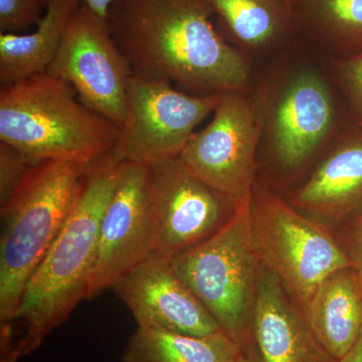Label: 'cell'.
Returning <instances> with one entry per match:
<instances>
[{"mask_svg":"<svg viewBox=\"0 0 362 362\" xmlns=\"http://www.w3.org/2000/svg\"><path fill=\"white\" fill-rule=\"evenodd\" d=\"M252 197L201 244L171 258L183 282L243 351L255 349L252 316L262 262L251 230Z\"/></svg>","mask_w":362,"mask_h":362,"instance_id":"5b68a950","label":"cell"},{"mask_svg":"<svg viewBox=\"0 0 362 362\" xmlns=\"http://www.w3.org/2000/svg\"><path fill=\"white\" fill-rule=\"evenodd\" d=\"M338 77L362 125V51L340 62Z\"/></svg>","mask_w":362,"mask_h":362,"instance_id":"cb8c5ba5","label":"cell"},{"mask_svg":"<svg viewBox=\"0 0 362 362\" xmlns=\"http://www.w3.org/2000/svg\"><path fill=\"white\" fill-rule=\"evenodd\" d=\"M286 2H287V4H289L290 6V2H291V0H286Z\"/></svg>","mask_w":362,"mask_h":362,"instance_id":"f1b7e54d","label":"cell"},{"mask_svg":"<svg viewBox=\"0 0 362 362\" xmlns=\"http://www.w3.org/2000/svg\"><path fill=\"white\" fill-rule=\"evenodd\" d=\"M211 13L206 0H115L106 21L133 75L194 95L246 92L249 64L214 28Z\"/></svg>","mask_w":362,"mask_h":362,"instance_id":"6da1fadb","label":"cell"},{"mask_svg":"<svg viewBox=\"0 0 362 362\" xmlns=\"http://www.w3.org/2000/svg\"><path fill=\"white\" fill-rule=\"evenodd\" d=\"M250 216L262 265L279 279L304 313L324 279L351 267L333 228L270 190L254 188Z\"/></svg>","mask_w":362,"mask_h":362,"instance_id":"8992f818","label":"cell"},{"mask_svg":"<svg viewBox=\"0 0 362 362\" xmlns=\"http://www.w3.org/2000/svg\"><path fill=\"white\" fill-rule=\"evenodd\" d=\"M221 94H187L168 80L131 76L114 151L122 161L146 165L180 156L197 126L216 110Z\"/></svg>","mask_w":362,"mask_h":362,"instance_id":"52a82bcc","label":"cell"},{"mask_svg":"<svg viewBox=\"0 0 362 362\" xmlns=\"http://www.w3.org/2000/svg\"><path fill=\"white\" fill-rule=\"evenodd\" d=\"M20 150L0 142V206L11 199L33 164Z\"/></svg>","mask_w":362,"mask_h":362,"instance_id":"44dd1931","label":"cell"},{"mask_svg":"<svg viewBox=\"0 0 362 362\" xmlns=\"http://www.w3.org/2000/svg\"><path fill=\"white\" fill-rule=\"evenodd\" d=\"M252 332L263 362H339L319 341L303 309L263 265Z\"/></svg>","mask_w":362,"mask_h":362,"instance_id":"5bb4252c","label":"cell"},{"mask_svg":"<svg viewBox=\"0 0 362 362\" xmlns=\"http://www.w3.org/2000/svg\"><path fill=\"white\" fill-rule=\"evenodd\" d=\"M88 165L69 160L33 164L1 209L0 321H13L26 285L77 201Z\"/></svg>","mask_w":362,"mask_h":362,"instance_id":"277c9868","label":"cell"},{"mask_svg":"<svg viewBox=\"0 0 362 362\" xmlns=\"http://www.w3.org/2000/svg\"><path fill=\"white\" fill-rule=\"evenodd\" d=\"M286 199L298 211L333 230L361 211L362 132L338 141L308 180Z\"/></svg>","mask_w":362,"mask_h":362,"instance_id":"9a60e30c","label":"cell"},{"mask_svg":"<svg viewBox=\"0 0 362 362\" xmlns=\"http://www.w3.org/2000/svg\"><path fill=\"white\" fill-rule=\"evenodd\" d=\"M156 254L173 258L213 235L237 204L199 180L180 156L147 165Z\"/></svg>","mask_w":362,"mask_h":362,"instance_id":"30bf717a","label":"cell"},{"mask_svg":"<svg viewBox=\"0 0 362 362\" xmlns=\"http://www.w3.org/2000/svg\"><path fill=\"white\" fill-rule=\"evenodd\" d=\"M21 356L20 349L13 342V327L11 324H1L0 331V362H16Z\"/></svg>","mask_w":362,"mask_h":362,"instance_id":"d4e9b609","label":"cell"},{"mask_svg":"<svg viewBox=\"0 0 362 362\" xmlns=\"http://www.w3.org/2000/svg\"><path fill=\"white\" fill-rule=\"evenodd\" d=\"M305 315L319 341L335 358L346 356L362 334V285L354 267L324 279Z\"/></svg>","mask_w":362,"mask_h":362,"instance_id":"2e32d148","label":"cell"},{"mask_svg":"<svg viewBox=\"0 0 362 362\" xmlns=\"http://www.w3.org/2000/svg\"><path fill=\"white\" fill-rule=\"evenodd\" d=\"M237 362H263L262 361L261 356H259V354L257 347L255 349L247 350V351L244 352L243 356L240 357L239 361Z\"/></svg>","mask_w":362,"mask_h":362,"instance_id":"83f0119b","label":"cell"},{"mask_svg":"<svg viewBox=\"0 0 362 362\" xmlns=\"http://www.w3.org/2000/svg\"><path fill=\"white\" fill-rule=\"evenodd\" d=\"M70 84L47 71L0 90V142L33 162L89 165L115 146L119 128L86 106Z\"/></svg>","mask_w":362,"mask_h":362,"instance_id":"3957f363","label":"cell"},{"mask_svg":"<svg viewBox=\"0 0 362 362\" xmlns=\"http://www.w3.org/2000/svg\"><path fill=\"white\" fill-rule=\"evenodd\" d=\"M334 232L362 285V209Z\"/></svg>","mask_w":362,"mask_h":362,"instance_id":"603a6c76","label":"cell"},{"mask_svg":"<svg viewBox=\"0 0 362 362\" xmlns=\"http://www.w3.org/2000/svg\"><path fill=\"white\" fill-rule=\"evenodd\" d=\"M242 347L223 330L206 337L138 327L121 362H237Z\"/></svg>","mask_w":362,"mask_h":362,"instance_id":"ac0fdd59","label":"cell"},{"mask_svg":"<svg viewBox=\"0 0 362 362\" xmlns=\"http://www.w3.org/2000/svg\"><path fill=\"white\" fill-rule=\"evenodd\" d=\"M65 81L78 99L120 128L133 75L106 18L81 4L71 16L56 57L45 71Z\"/></svg>","mask_w":362,"mask_h":362,"instance_id":"9c48e42d","label":"cell"},{"mask_svg":"<svg viewBox=\"0 0 362 362\" xmlns=\"http://www.w3.org/2000/svg\"><path fill=\"white\" fill-rule=\"evenodd\" d=\"M339 362H362V334L351 350Z\"/></svg>","mask_w":362,"mask_h":362,"instance_id":"4316f807","label":"cell"},{"mask_svg":"<svg viewBox=\"0 0 362 362\" xmlns=\"http://www.w3.org/2000/svg\"><path fill=\"white\" fill-rule=\"evenodd\" d=\"M230 37L250 49H263L284 32L286 0H206Z\"/></svg>","mask_w":362,"mask_h":362,"instance_id":"d6986e66","label":"cell"},{"mask_svg":"<svg viewBox=\"0 0 362 362\" xmlns=\"http://www.w3.org/2000/svg\"><path fill=\"white\" fill-rule=\"evenodd\" d=\"M300 4L323 37L362 51V0H300Z\"/></svg>","mask_w":362,"mask_h":362,"instance_id":"ffe728a7","label":"cell"},{"mask_svg":"<svg viewBox=\"0 0 362 362\" xmlns=\"http://www.w3.org/2000/svg\"><path fill=\"white\" fill-rule=\"evenodd\" d=\"M138 327L206 337L223 330L183 282L171 258L150 255L112 287Z\"/></svg>","mask_w":362,"mask_h":362,"instance_id":"7c38bea8","label":"cell"},{"mask_svg":"<svg viewBox=\"0 0 362 362\" xmlns=\"http://www.w3.org/2000/svg\"><path fill=\"white\" fill-rule=\"evenodd\" d=\"M47 0H0V33H18L39 23Z\"/></svg>","mask_w":362,"mask_h":362,"instance_id":"7402d4cb","label":"cell"},{"mask_svg":"<svg viewBox=\"0 0 362 362\" xmlns=\"http://www.w3.org/2000/svg\"><path fill=\"white\" fill-rule=\"evenodd\" d=\"M262 123L245 90L221 93L211 122L194 133L180 158L199 180L240 204L255 188Z\"/></svg>","mask_w":362,"mask_h":362,"instance_id":"ba28073f","label":"cell"},{"mask_svg":"<svg viewBox=\"0 0 362 362\" xmlns=\"http://www.w3.org/2000/svg\"><path fill=\"white\" fill-rule=\"evenodd\" d=\"M335 107L327 83L318 73L300 71L283 85L268 119L272 153L281 168L307 163L327 141Z\"/></svg>","mask_w":362,"mask_h":362,"instance_id":"4fadbf2b","label":"cell"},{"mask_svg":"<svg viewBox=\"0 0 362 362\" xmlns=\"http://www.w3.org/2000/svg\"><path fill=\"white\" fill-rule=\"evenodd\" d=\"M81 4L89 7L94 13L99 14L102 18H107L109 9L115 0H78Z\"/></svg>","mask_w":362,"mask_h":362,"instance_id":"484cf974","label":"cell"},{"mask_svg":"<svg viewBox=\"0 0 362 362\" xmlns=\"http://www.w3.org/2000/svg\"><path fill=\"white\" fill-rule=\"evenodd\" d=\"M146 178V164L121 162L100 225L87 300L112 289L119 279L153 254L154 230Z\"/></svg>","mask_w":362,"mask_h":362,"instance_id":"8fae6325","label":"cell"},{"mask_svg":"<svg viewBox=\"0 0 362 362\" xmlns=\"http://www.w3.org/2000/svg\"><path fill=\"white\" fill-rule=\"evenodd\" d=\"M78 0H47L45 16L30 33H0V83L20 82L44 73L56 57Z\"/></svg>","mask_w":362,"mask_h":362,"instance_id":"e0dca14e","label":"cell"},{"mask_svg":"<svg viewBox=\"0 0 362 362\" xmlns=\"http://www.w3.org/2000/svg\"><path fill=\"white\" fill-rule=\"evenodd\" d=\"M121 162L112 149L86 169L77 201L28 281L13 317V321H21L25 328L23 338L16 342L21 356L37 349L80 302L87 300L100 225L113 194Z\"/></svg>","mask_w":362,"mask_h":362,"instance_id":"7a4b0ae2","label":"cell"}]
</instances>
